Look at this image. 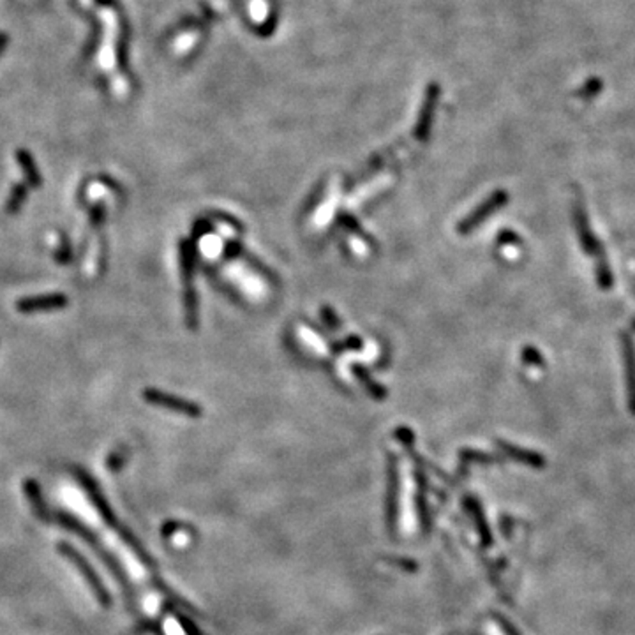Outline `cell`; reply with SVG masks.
I'll list each match as a JSON object with an SVG mask.
<instances>
[{"label":"cell","mask_w":635,"mask_h":635,"mask_svg":"<svg viewBox=\"0 0 635 635\" xmlns=\"http://www.w3.org/2000/svg\"><path fill=\"white\" fill-rule=\"evenodd\" d=\"M58 552H61L66 559H69V562L76 567V570L83 575L85 581H87V584H88V588L92 589V593H94L99 604H103L105 607H110V604H111L110 595H108L105 584H103L101 579L98 577V574H95L94 568L91 567V563H88L87 559H85L83 556H81L80 552L73 547V545L66 544V542H61V544H58Z\"/></svg>","instance_id":"cell-1"},{"label":"cell","mask_w":635,"mask_h":635,"mask_svg":"<svg viewBox=\"0 0 635 635\" xmlns=\"http://www.w3.org/2000/svg\"><path fill=\"white\" fill-rule=\"evenodd\" d=\"M141 396H143V399L147 401V403L154 404V406L166 408V410L185 415V417H200V415H202V406H200V404L192 403V401L187 399H182V397L173 396V393L162 392V390L147 388L143 390Z\"/></svg>","instance_id":"cell-2"},{"label":"cell","mask_w":635,"mask_h":635,"mask_svg":"<svg viewBox=\"0 0 635 635\" xmlns=\"http://www.w3.org/2000/svg\"><path fill=\"white\" fill-rule=\"evenodd\" d=\"M574 226L575 232H577L579 244H581V247L584 249L586 254L597 259L605 258L604 247H602L600 240L597 239L595 233H593L592 228H589L588 215H586V210L581 202L574 203Z\"/></svg>","instance_id":"cell-3"},{"label":"cell","mask_w":635,"mask_h":635,"mask_svg":"<svg viewBox=\"0 0 635 635\" xmlns=\"http://www.w3.org/2000/svg\"><path fill=\"white\" fill-rule=\"evenodd\" d=\"M507 202H508L507 192L501 191V189L500 191H494L484 203H480V205L471 212L468 217H464L463 221L459 222V226H458L459 233H463L464 235V233L473 232V229L478 228V226H480V222H484L489 215H492L494 212L500 210L503 205H507Z\"/></svg>","instance_id":"cell-4"},{"label":"cell","mask_w":635,"mask_h":635,"mask_svg":"<svg viewBox=\"0 0 635 635\" xmlns=\"http://www.w3.org/2000/svg\"><path fill=\"white\" fill-rule=\"evenodd\" d=\"M69 304L68 296L64 293H48V295L27 296L16 302L18 313L21 314H36V313H50V311L62 309Z\"/></svg>","instance_id":"cell-5"},{"label":"cell","mask_w":635,"mask_h":635,"mask_svg":"<svg viewBox=\"0 0 635 635\" xmlns=\"http://www.w3.org/2000/svg\"><path fill=\"white\" fill-rule=\"evenodd\" d=\"M441 88L438 83H430L425 91V98H423L420 115H418L417 128H415V138L418 141H425L429 138L430 125H433V117H434V108H436L438 101H440Z\"/></svg>","instance_id":"cell-6"},{"label":"cell","mask_w":635,"mask_h":635,"mask_svg":"<svg viewBox=\"0 0 635 635\" xmlns=\"http://www.w3.org/2000/svg\"><path fill=\"white\" fill-rule=\"evenodd\" d=\"M619 343H621L623 363H625V380H626V403L629 410L635 415V344L629 334H619Z\"/></svg>","instance_id":"cell-7"},{"label":"cell","mask_w":635,"mask_h":635,"mask_svg":"<svg viewBox=\"0 0 635 635\" xmlns=\"http://www.w3.org/2000/svg\"><path fill=\"white\" fill-rule=\"evenodd\" d=\"M16 159L20 162L21 170H24V175H25V184L32 189H39L43 185V177H41L39 170H37L34 158H32L31 152L27 150H18L16 152Z\"/></svg>","instance_id":"cell-8"},{"label":"cell","mask_w":635,"mask_h":635,"mask_svg":"<svg viewBox=\"0 0 635 635\" xmlns=\"http://www.w3.org/2000/svg\"><path fill=\"white\" fill-rule=\"evenodd\" d=\"M24 489H25V494H27L29 501L32 503V508H34L37 517L48 521L46 505H44L43 494H41V489H39V485H37V482L32 480V478H27L24 484Z\"/></svg>","instance_id":"cell-9"},{"label":"cell","mask_w":635,"mask_h":635,"mask_svg":"<svg viewBox=\"0 0 635 635\" xmlns=\"http://www.w3.org/2000/svg\"><path fill=\"white\" fill-rule=\"evenodd\" d=\"M27 196H29V185L25 182H20V184H14L13 189L9 192V198H7L6 203V212L9 215H14L20 212L24 203L27 202Z\"/></svg>","instance_id":"cell-10"},{"label":"cell","mask_w":635,"mask_h":635,"mask_svg":"<svg viewBox=\"0 0 635 635\" xmlns=\"http://www.w3.org/2000/svg\"><path fill=\"white\" fill-rule=\"evenodd\" d=\"M353 373H355V376L358 378L360 383L369 390V393L374 397V399H385V397H387V390H385L383 387H380L378 383H374V380L371 378V374L366 373V369H363V367L355 366L353 367Z\"/></svg>","instance_id":"cell-11"},{"label":"cell","mask_w":635,"mask_h":635,"mask_svg":"<svg viewBox=\"0 0 635 635\" xmlns=\"http://www.w3.org/2000/svg\"><path fill=\"white\" fill-rule=\"evenodd\" d=\"M500 447L503 448V450L507 452V454H510L512 458H515V459H519V460H525V463L533 464V466L540 468L542 464H544V459H542L538 454H535V452L522 450V448L514 447V445H510V443H505V441H500Z\"/></svg>","instance_id":"cell-12"},{"label":"cell","mask_w":635,"mask_h":635,"mask_svg":"<svg viewBox=\"0 0 635 635\" xmlns=\"http://www.w3.org/2000/svg\"><path fill=\"white\" fill-rule=\"evenodd\" d=\"M597 281H599L602 289H609L612 286V274L605 258L597 259Z\"/></svg>","instance_id":"cell-13"},{"label":"cell","mask_w":635,"mask_h":635,"mask_svg":"<svg viewBox=\"0 0 635 635\" xmlns=\"http://www.w3.org/2000/svg\"><path fill=\"white\" fill-rule=\"evenodd\" d=\"M602 87H604V85H602V80H599V78H589V80L579 88L577 95L581 99H593L602 91Z\"/></svg>","instance_id":"cell-14"},{"label":"cell","mask_w":635,"mask_h":635,"mask_svg":"<svg viewBox=\"0 0 635 635\" xmlns=\"http://www.w3.org/2000/svg\"><path fill=\"white\" fill-rule=\"evenodd\" d=\"M521 358L525 360V362L528 363V366H533V367H544L545 366L544 356H542L540 351H538L537 348H533V346L522 348Z\"/></svg>","instance_id":"cell-15"},{"label":"cell","mask_w":635,"mask_h":635,"mask_svg":"<svg viewBox=\"0 0 635 635\" xmlns=\"http://www.w3.org/2000/svg\"><path fill=\"white\" fill-rule=\"evenodd\" d=\"M128 455L129 454H128V450H125V448H122V450L111 452L110 458H108V460H106L108 470H110V471H118V470H120V468L124 466L125 460H128Z\"/></svg>","instance_id":"cell-16"},{"label":"cell","mask_w":635,"mask_h":635,"mask_svg":"<svg viewBox=\"0 0 635 635\" xmlns=\"http://www.w3.org/2000/svg\"><path fill=\"white\" fill-rule=\"evenodd\" d=\"M71 258H73V249L69 246V240L62 239V249H58V251L55 252V259H57L58 263H62V265H66V263L71 262Z\"/></svg>","instance_id":"cell-17"},{"label":"cell","mask_w":635,"mask_h":635,"mask_svg":"<svg viewBox=\"0 0 635 635\" xmlns=\"http://www.w3.org/2000/svg\"><path fill=\"white\" fill-rule=\"evenodd\" d=\"M105 215H106L105 205H103V203H98L91 212V222L95 226V228H99V226L103 224V221H105Z\"/></svg>","instance_id":"cell-18"},{"label":"cell","mask_w":635,"mask_h":635,"mask_svg":"<svg viewBox=\"0 0 635 635\" xmlns=\"http://www.w3.org/2000/svg\"><path fill=\"white\" fill-rule=\"evenodd\" d=\"M323 318L326 319V325H329L330 329H332V330H337V326H339V321H337V318L334 316L332 309H329V307H325V309H323Z\"/></svg>","instance_id":"cell-19"},{"label":"cell","mask_w":635,"mask_h":635,"mask_svg":"<svg viewBox=\"0 0 635 635\" xmlns=\"http://www.w3.org/2000/svg\"><path fill=\"white\" fill-rule=\"evenodd\" d=\"M500 242L501 244H521V239H519L517 235H515V233H512V232H503L500 235Z\"/></svg>","instance_id":"cell-20"},{"label":"cell","mask_w":635,"mask_h":635,"mask_svg":"<svg viewBox=\"0 0 635 635\" xmlns=\"http://www.w3.org/2000/svg\"><path fill=\"white\" fill-rule=\"evenodd\" d=\"M7 43H9V37H7V34H4V32H0V53L6 50Z\"/></svg>","instance_id":"cell-21"}]
</instances>
